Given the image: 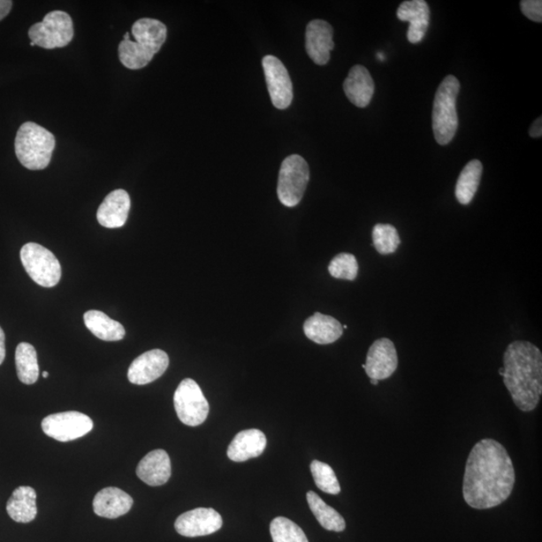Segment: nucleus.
<instances>
[{
  "label": "nucleus",
  "instance_id": "1",
  "mask_svg": "<svg viewBox=\"0 0 542 542\" xmlns=\"http://www.w3.org/2000/svg\"><path fill=\"white\" fill-rule=\"evenodd\" d=\"M515 485V466L503 445L493 439H484L475 445L465 466L466 503L474 509L499 507L508 500Z\"/></svg>",
  "mask_w": 542,
  "mask_h": 542
},
{
  "label": "nucleus",
  "instance_id": "2",
  "mask_svg": "<svg viewBox=\"0 0 542 542\" xmlns=\"http://www.w3.org/2000/svg\"><path fill=\"white\" fill-rule=\"evenodd\" d=\"M503 382L519 410L537 409L542 393V355L530 341L511 343L503 355Z\"/></svg>",
  "mask_w": 542,
  "mask_h": 542
},
{
  "label": "nucleus",
  "instance_id": "3",
  "mask_svg": "<svg viewBox=\"0 0 542 542\" xmlns=\"http://www.w3.org/2000/svg\"><path fill=\"white\" fill-rule=\"evenodd\" d=\"M131 34L135 40L118 44V57L126 68L140 70L149 65L167 39V27L153 19H141L133 25Z\"/></svg>",
  "mask_w": 542,
  "mask_h": 542
},
{
  "label": "nucleus",
  "instance_id": "4",
  "mask_svg": "<svg viewBox=\"0 0 542 542\" xmlns=\"http://www.w3.org/2000/svg\"><path fill=\"white\" fill-rule=\"evenodd\" d=\"M55 147L53 134L33 122L20 126L14 142L20 164L33 171L43 170L49 166Z\"/></svg>",
  "mask_w": 542,
  "mask_h": 542
},
{
  "label": "nucleus",
  "instance_id": "5",
  "mask_svg": "<svg viewBox=\"0 0 542 542\" xmlns=\"http://www.w3.org/2000/svg\"><path fill=\"white\" fill-rule=\"evenodd\" d=\"M459 91V80L450 75L442 80L436 92L432 120L434 137L439 145H448L457 132Z\"/></svg>",
  "mask_w": 542,
  "mask_h": 542
},
{
  "label": "nucleus",
  "instance_id": "6",
  "mask_svg": "<svg viewBox=\"0 0 542 542\" xmlns=\"http://www.w3.org/2000/svg\"><path fill=\"white\" fill-rule=\"evenodd\" d=\"M20 259L28 276L41 286L54 287L62 278V266L57 256L38 243H27Z\"/></svg>",
  "mask_w": 542,
  "mask_h": 542
},
{
  "label": "nucleus",
  "instance_id": "7",
  "mask_svg": "<svg viewBox=\"0 0 542 542\" xmlns=\"http://www.w3.org/2000/svg\"><path fill=\"white\" fill-rule=\"evenodd\" d=\"M309 181V168L300 155H292L282 162L278 184L279 202L286 207L298 205Z\"/></svg>",
  "mask_w": 542,
  "mask_h": 542
},
{
  "label": "nucleus",
  "instance_id": "8",
  "mask_svg": "<svg viewBox=\"0 0 542 542\" xmlns=\"http://www.w3.org/2000/svg\"><path fill=\"white\" fill-rule=\"evenodd\" d=\"M28 36L35 46L43 49L65 48L73 38V19L65 11H50L42 22L29 28Z\"/></svg>",
  "mask_w": 542,
  "mask_h": 542
},
{
  "label": "nucleus",
  "instance_id": "9",
  "mask_svg": "<svg viewBox=\"0 0 542 542\" xmlns=\"http://www.w3.org/2000/svg\"><path fill=\"white\" fill-rule=\"evenodd\" d=\"M174 406L178 418L183 424L202 425L210 414V404L202 388L192 378H185L174 393Z\"/></svg>",
  "mask_w": 542,
  "mask_h": 542
},
{
  "label": "nucleus",
  "instance_id": "10",
  "mask_svg": "<svg viewBox=\"0 0 542 542\" xmlns=\"http://www.w3.org/2000/svg\"><path fill=\"white\" fill-rule=\"evenodd\" d=\"M42 428L53 439L69 442L90 433L94 423L83 413L69 411L48 416L42 420Z\"/></svg>",
  "mask_w": 542,
  "mask_h": 542
},
{
  "label": "nucleus",
  "instance_id": "11",
  "mask_svg": "<svg viewBox=\"0 0 542 542\" xmlns=\"http://www.w3.org/2000/svg\"><path fill=\"white\" fill-rule=\"evenodd\" d=\"M263 66L273 106L279 110L288 108L294 99V88L285 65L277 57L266 56Z\"/></svg>",
  "mask_w": 542,
  "mask_h": 542
},
{
  "label": "nucleus",
  "instance_id": "12",
  "mask_svg": "<svg viewBox=\"0 0 542 542\" xmlns=\"http://www.w3.org/2000/svg\"><path fill=\"white\" fill-rule=\"evenodd\" d=\"M224 521L213 508H196L181 515L176 519L175 530L185 538L210 536L218 531Z\"/></svg>",
  "mask_w": 542,
  "mask_h": 542
},
{
  "label": "nucleus",
  "instance_id": "13",
  "mask_svg": "<svg viewBox=\"0 0 542 542\" xmlns=\"http://www.w3.org/2000/svg\"><path fill=\"white\" fill-rule=\"evenodd\" d=\"M365 369L370 378L381 381L389 378L398 368V355L395 345L389 339L377 340L367 355Z\"/></svg>",
  "mask_w": 542,
  "mask_h": 542
},
{
  "label": "nucleus",
  "instance_id": "14",
  "mask_svg": "<svg viewBox=\"0 0 542 542\" xmlns=\"http://www.w3.org/2000/svg\"><path fill=\"white\" fill-rule=\"evenodd\" d=\"M332 36L333 29L329 22L322 19L309 22L306 32V49L311 61L318 65L329 63L331 51L335 48Z\"/></svg>",
  "mask_w": 542,
  "mask_h": 542
},
{
  "label": "nucleus",
  "instance_id": "15",
  "mask_svg": "<svg viewBox=\"0 0 542 542\" xmlns=\"http://www.w3.org/2000/svg\"><path fill=\"white\" fill-rule=\"evenodd\" d=\"M169 356L162 350L146 352L133 361L128 370V378L134 385L150 384L166 372Z\"/></svg>",
  "mask_w": 542,
  "mask_h": 542
},
{
  "label": "nucleus",
  "instance_id": "16",
  "mask_svg": "<svg viewBox=\"0 0 542 542\" xmlns=\"http://www.w3.org/2000/svg\"><path fill=\"white\" fill-rule=\"evenodd\" d=\"M131 198L127 191L118 189L111 192L96 212L99 224L106 228H120L129 217Z\"/></svg>",
  "mask_w": 542,
  "mask_h": 542
},
{
  "label": "nucleus",
  "instance_id": "17",
  "mask_svg": "<svg viewBox=\"0 0 542 542\" xmlns=\"http://www.w3.org/2000/svg\"><path fill=\"white\" fill-rule=\"evenodd\" d=\"M401 21L409 22L407 39L411 43H419L427 33L430 21V10L424 0H409L401 4L397 11Z\"/></svg>",
  "mask_w": 542,
  "mask_h": 542
},
{
  "label": "nucleus",
  "instance_id": "18",
  "mask_svg": "<svg viewBox=\"0 0 542 542\" xmlns=\"http://www.w3.org/2000/svg\"><path fill=\"white\" fill-rule=\"evenodd\" d=\"M266 447V437L261 430L241 431L227 449V456L234 462H244L261 456Z\"/></svg>",
  "mask_w": 542,
  "mask_h": 542
},
{
  "label": "nucleus",
  "instance_id": "19",
  "mask_svg": "<svg viewBox=\"0 0 542 542\" xmlns=\"http://www.w3.org/2000/svg\"><path fill=\"white\" fill-rule=\"evenodd\" d=\"M344 91L355 107L366 108L369 105L375 92V83L365 66H353L345 80Z\"/></svg>",
  "mask_w": 542,
  "mask_h": 542
},
{
  "label": "nucleus",
  "instance_id": "20",
  "mask_svg": "<svg viewBox=\"0 0 542 542\" xmlns=\"http://www.w3.org/2000/svg\"><path fill=\"white\" fill-rule=\"evenodd\" d=\"M171 460L164 450H154L141 460L137 467L138 477L150 486L167 484L171 477Z\"/></svg>",
  "mask_w": 542,
  "mask_h": 542
},
{
  "label": "nucleus",
  "instance_id": "21",
  "mask_svg": "<svg viewBox=\"0 0 542 542\" xmlns=\"http://www.w3.org/2000/svg\"><path fill=\"white\" fill-rule=\"evenodd\" d=\"M132 497L116 487H108L96 493L93 502L95 514L114 519L127 515L133 507Z\"/></svg>",
  "mask_w": 542,
  "mask_h": 542
},
{
  "label": "nucleus",
  "instance_id": "22",
  "mask_svg": "<svg viewBox=\"0 0 542 542\" xmlns=\"http://www.w3.org/2000/svg\"><path fill=\"white\" fill-rule=\"evenodd\" d=\"M303 332L314 343L330 345L343 336V325L335 317L316 313L303 324Z\"/></svg>",
  "mask_w": 542,
  "mask_h": 542
},
{
  "label": "nucleus",
  "instance_id": "23",
  "mask_svg": "<svg viewBox=\"0 0 542 542\" xmlns=\"http://www.w3.org/2000/svg\"><path fill=\"white\" fill-rule=\"evenodd\" d=\"M6 511L12 521L16 523H32L38 515L34 489L28 486H20L14 490L10 500L7 501Z\"/></svg>",
  "mask_w": 542,
  "mask_h": 542
},
{
  "label": "nucleus",
  "instance_id": "24",
  "mask_svg": "<svg viewBox=\"0 0 542 542\" xmlns=\"http://www.w3.org/2000/svg\"><path fill=\"white\" fill-rule=\"evenodd\" d=\"M84 322L88 330L102 340L117 341L123 340L126 336L123 324L110 318L103 311H87L84 315Z\"/></svg>",
  "mask_w": 542,
  "mask_h": 542
},
{
  "label": "nucleus",
  "instance_id": "25",
  "mask_svg": "<svg viewBox=\"0 0 542 542\" xmlns=\"http://www.w3.org/2000/svg\"><path fill=\"white\" fill-rule=\"evenodd\" d=\"M482 172L484 166L479 160H472L463 168L455 188L456 199L460 204L468 205L472 202L478 190Z\"/></svg>",
  "mask_w": 542,
  "mask_h": 542
},
{
  "label": "nucleus",
  "instance_id": "26",
  "mask_svg": "<svg viewBox=\"0 0 542 542\" xmlns=\"http://www.w3.org/2000/svg\"><path fill=\"white\" fill-rule=\"evenodd\" d=\"M307 500L311 512L324 530L336 532L346 530L344 517L335 508L326 504L316 492H309Z\"/></svg>",
  "mask_w": 542,
  "mask_h": 542
},
{
  "label": "nucleus",
  "instance_id": "27",
  "mask_svg": "<svg viewBox=\"0 0 542 542\" xmlns=\"http://www.w3.org/2000/svg\"><path fill=\"white\" fill-rule=\"evenodd\" d=\"M16 366L19 381L26 385H33L38 381L40 368L38 354L33 345L20 343L16 351Z\"/></svg>",
  "mask_w": 542,
  "mask_h": 542
},
{
  "label": "nucleus",
  "instance_id": "28",
  "mask_svg": "<svg viewBox=\"0 0 542 542\" xmlns=\"http://www.w3.org/2000/svg\"><path fill=\"white\" fill-rule=\"evenodd\" d=\"M271 534L273 542H309L301 527L286 517L273 519Z\"/></svg>",
  "mask_w": 542,
  "mask_h": 542
},
{
  "label": "nucleus",
  "instance_id": "29",
  "mask_svg": "<svg viewBox=\"0 0 542 542\" xmlns=\"http://www.w3.org/2000/svg\"><path fill=\"white\" fill-rule=\"evenodd\" d=\"M310 471L315 479L316 485L322 492L332 495H338L340 492V486L336 473L330 465L318 462V460H314L310 464Z\"/></svg>",
  "mask_w": 542,
  "mask_h": 542
},
{
  "label": "nucleus",
  "instance_id": "30",
  "mask_svg": "<svg viewBox=\"0 0 542 542\" xmlns=\"http://www.w3.org/2000/svg\"><path fill=\"white\" fill-rule=\"evenodd\" d=\"M373 243L378 254L383 256L393 254L401 243L397 229L391 225L378 224L375 225Z\"/></svg>",
  "mask_w": 542,
  "mask_h": 542
},
{
  "label": "nucleus",
  "instance_id": "31",
  "mask_svg": "<svg viewBox=\"0 0 542 542\" xmlns=\"http://www.w3.org/2000/svg\"><path fill=\"white\" fill-rule=\"evenodd\" d=\"M329 272L338 279L355 280L359 272L356 258L351 254H340L332 258Z\"/></svg>",
  "mask_w": 542,
  "mask_h": 542
},
{
  "label": "nucleus",
  "instance_id": "32",
  "mask_svg": "<svg viewBox=\"0 0 542 542\" xmlns=\"http://www.w3.org/2000/svg\"><path fill=\"white\" fill-rule=\"evenodd\" d=\"M522 11L527 19L532 21H542V2L541 0H523L521 3Z\"/></svg>",
  "mask_w": 542,
  "mask_h": 542
},
{
  "label": "nucleus",
  "instance_id": "33",
  "mask_svg": "<svg viewBox=\"0 0 542 542\" xmlns=\"http://www.w3.org/2000/svg\"><path fill=\"white\" fill-rule=\"evenodd\" d=\"M530 135L532 138H540L542 136V118L539 117L533 122L530 129Z\"/></svg>",
  "mask_w": 542,
  "mask_h": 542
},
{
  "label": "nucleus",
  "instance_id": "34",
  "mask_svg": "<svg viewBox=\"0 0 542 542\" xmlns=\"http://www.w3.org/2000/svg\"><path fill=\"white\" fill-rule=\"evenodd\" d=\"M12 2L11 0H0V21H2L7 14L11 11Z\"/></svg>",
  "mask_w": 542,
  "mask_h": 542
},
{
  "label": "nucleus",
  "instance_id": "35",
  "mask_svg": "<svg viewBox=\"0 0 542 542\" xmlns=\"http://www.w3.org/2000/svg\"><path fill=\"white\" fill-rule=\"evenodd\" d=\"M5 359V335L2 328H0V365Z\"/></svg>",
  "mask_w": 542,
  "mask_h": 542
},
{
  "label": "nucleus",
  "instance_id": "36",
  "mask_svg": "<svg viewBox=\"0 0 542 542\" xmlns=\"http://www.w3.org/2000/svg\"><path fill=\"white\" fill-rule=\"evenodd\" d=\"M370 383H372V385L377 386L378 384V380H374V378H370Z\"/></svg>",
  "mask_w": 542,
  "mask_h": 542
},
{
  "label": "nucleus",
  "instance_id": "37",
  "mask_svg": "<svg viewBox=\"0 0 542 542\" xmlns=\"http://www.w3.org/2000/svg\"><path fill=\"white\" fill-rule=\"evenodd\" d=\"M377 57H378V58H380V59H381V61H384V59H385V57H384V56H383L381 53H378V54L377 55Z\"/></svg>",
  "mask_w": 542,
  "mask_h": 542
},
{
  "label": "nucleus",
  "instance_id": "38",
  "mask_svg": "<svg viewBox=\"0 0 542 542\" xmlns=\"http://www.w3.org/2000/svg\"><path fill=\"white\" fill-rule=\"evenodd\" d=\"M42 377L44 378H49V372H43Z\"/></svg>",
  "mask_w": 542,
  "mask_h": 542
},
{
  "label": "nucleus",
  "instance_id": "39",
  "mask_svg": "<svg viewBox=\"0 0 542 542\" xmlns=\"http://www.w3.org/2000/svg\"><path fill=\"white\" fill-rule=\"evenodd\" d=\"M500 376H503V368H500Z\"/></svg>",
  "mask_w": 542,
  "mask_h": 542
}]
</instances>
